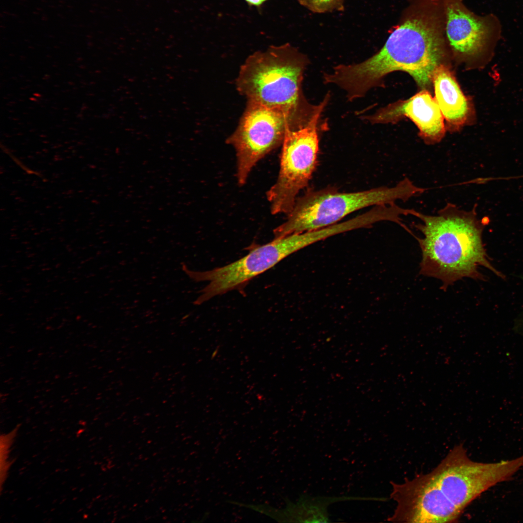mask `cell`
Masks as SVG:
<instances>
[{
  "label": "cell",
  "instance_id": "6da1fadb",
  "mask_svg": "<svg viewBox=\"0 0 523 523\" xmlns=\"http://www.w3.org/2000/svg\"><path fill=\"white\" fill-rule=\"evenodd\" d=\"M444 55L438 24L427 15H415L399 25L375 54L358 63L334 67L324 74L323 81L344 90L350 101L364 97L380 85L385 76L396 71L408 73L419 87L426 88Z\"/></svg>",
  "mask_w": 523,
  "mask_h": 523
},
{
  "label": "cell",
  "instance_id": "7a4b0ae2",
  "mask_svg": "<svg viewBox=\"0 0 523 523\" xmlns=\"http://www.w3.org/2000/svg\"><path fill=\"white\" fill-rule=\"evenodd\" d=\"M416 217L422 222L415 226L423 235L416 237L422 275L440 280L445 289L464 277L483 279L481 266L504 277L490 262L482 239L485 224L474 209L466 211L448 203L436 215L419 212Z\"/></svg>",
  "mask_w": 523,
  "mask_h": 523
},
{
  "label": "cell",
  "instance_id": "3957f363",
  "mask_svg": "<svg viewBox=\"0 0 523 523\" xmlns=\"http://www.w3.org/2000/svg\"><path fill=\"white\" fill-rule=\"evenodd\" d=\"M309 62L307 55L289 44L270 46L246 59L236 79L237 89L247 101L280 110L300 126L318 107L308 103L303 93Z\"/></svg>",
  "mask_w": 523,
  "mask_h": 523
},
{
  "label": "cell",
  "instance_id": "277c9868",
  "mask_svg": "<svg viewBox=\"0 0 523 523\" xmlns=\"http://www.w3.org/2000/svg\"><path fill=\"white\" fill-rule=\"evenodd\" d=\"M408 178L394 186H381L351 192H339L334 186L309 189L298 197L286 220L274 230L275 238L324 228L340 222L359 210L404 201L423 193Z\"/></svg>",
  "mask_w": 523,
  "mask_h": 523
},
{
  "label": "cell",
  "instance_id": "5b68a950",
  "mask_svg": "<svg viewBox=\"0 0 523 523\" xmlns=\"http://www.w3.org/2000/svg\"><path fill=\"white\" fill-rule=\"evenodd\" d=\"M329 98L327 94L305 124L286 131L278 177L267 193L272 214L288 215L311 179L318 163V123Z\"/></svg>",
  "mask_w": 523,
  "mask_h": 523
},
{
  "label": "cell",
  "instance_id": "8992f818",
  "mask_svg": "<svg viewBox=\"0 0 523 523\" xmlns=\"http://www.w3.org/2000/svg\"><path fill=\"white\" fill-rule=\"evenodd\" d=\"M518 470L513 459L494 463L473 461L460 445L455 446L430 474L441 496L462 513L483 492L510 479Z\"/></svg>",
  "mask_w": 523,
  "mask_h": 523
},
{
  "label": "cell",
  "instance_id": "52a82bcc",
  "mask_svg": "<svg viewBox=\"0 0 523 523\" xmlns=\"http://www.w3.org/2000/svg\"><path fill=\"white\" fill-rule=\"evenodd\" d=\"M303 249L299 235L293 233L274 238L240 259L225 266L205 271L189 269L182 263V269L195 282L207 281L194 301L200 305L212 298L240 288L249 280L273 267L289 255Z\"/></svg>",
  "mask_w": 523,
  "mask_h": 523
},
{
  "label": "cell",
  "instance_id": "ba28073f",
  "mask_svg": "<svg viewBox=\"0 0 523 523\" xmlns=\"http://www.w3.org/2000/svg\"><path fill=\"white\" fill-rule=\"evenodd\" d=\"M288 128L296 127L283 112L248 101L236 130L227 140L236 152V178L244 185L257 163L282 144Z\"/></svg>",
  "mask_w": 523,
  "mask_h": 523
},
{
  "label": "cell",
  "instance_id": "9c48e42d",
  "mask_svg": "<svg viewBox=\"0 0 523 523\" xmlns=\"http://www.w3.org/2000/svg\"><path fill=\"white\" fill-rule=\"evenodd\" d=\"M445 10L446 37L454 52L469 57L492 55L501 33L496 16L477 15L461 0H445Z\"/></svg>",
  "mask_w": 523,
  "mask_h": 523
},
{
  "label": "cell",
  "instance_id": "30bf717a",
  "mask_svg": "<svg viewBox=\"0 0 523 523\" xmlns=\"http://www.w3.org/2000/svg\"><path fill=\"white\" fill-rule=\"evenodd\" d=\"M402 116L409 118L416 124L420 136L427 144L439 142L445 136L444 117L435 98L426 90L407 100L362 117L374 124L391 122Z\"/></svg>",
  "mask_w": 523,
  "mask_h": 523
},
{
  "label": "cell",
  "instance_id": "8fae6325",
  "mask_svg": "<svg viewBox=\"0 0 523 523\" xmlns=\"http://www.w3.org/2000/svg\"><path fill=\"white\" fill-rule=\"evenodd\" d=\"M372 498L342 496H316L302 494L295 502L287 498L286 507L277 509L267 504H245V507L270 517L278 522L327 523L330 522L328 507L335 502L348 500H371Z\"/></svg>",
  "mask_w": 523,
  "mask_h": 523
},
{
  "label": "cell",
  "instance_id": "7c38bea8",
  "mask_svg": "<svg viewBox=\"0 0 523 523\" xmlns=\"http://www.w3.org/2000/svg\"><path fill=\"white\" fill-rule=\"evenodd\" d=\"M432 81L434 98L444 118L451 125L461 126L468 117L469 106L453 74L440 64L434 71Z\"/></svg>",
  "mask_w": 523,
  "mask_h": 523
},
{
  "label": "cell",
  "instance_id": "4fadbf2b",
  "mask_svg": "<svg viewBox=\"0 0 523 523\" xmlns=\"http://www.w3.org/2000/svg\"><path fill=\"white\" fill-rule=\"evenodd\" d=\"M19 426H17L14 430L7 434H2L0 437V492L5 482L12 461L9 460L10 448L16 436Z\"/></svg>",
  "mask_w": 523,
  "mask_h": 523
},
{
  "label": "cell",
  "instance_id": "5bb4252c",
  "mask_svg": "<svg viewBox=\"0 0 523 523\" xmlns=\"http://www.w3.org/2000/svg\"><path fill=\"white\" fill-rule=\"evenodd\" d=\"M300 4L315 13H326L344 10V0H297Z\"/></svg>",
  "mask_w": 523,
  "mask_h": 523
},
{
  "label": "cell",
  "instance_id": "9a60e30c",
  "mask_svg": "<svg viewBox=\"0 0 523 523\" xmlns=\"http://www.w3.org/2000/svg\"><path fill=\"white\" fill-rule=\"evenodd\" d=\"M247 3L250 5L259 7L268 0H244Z\"/></svg>",
  "mask_w": 523,
  "mask_h": 523
},
{
  "label": "cell",
  "instance_id": "2e32d148",
  "mask_svg": "<svg viewBox=\"0 0 523 523\" xmlns=\"http://www.w3.org/2000/svg\"><path fill=\"white\" fill-rule=\"evenodd\" d=\"M517 323L519 330L521 333H523V316L518 320Z\"/></svg>",
  "mask_w": 523,
  "mask_h": 523
}]
</instances>
